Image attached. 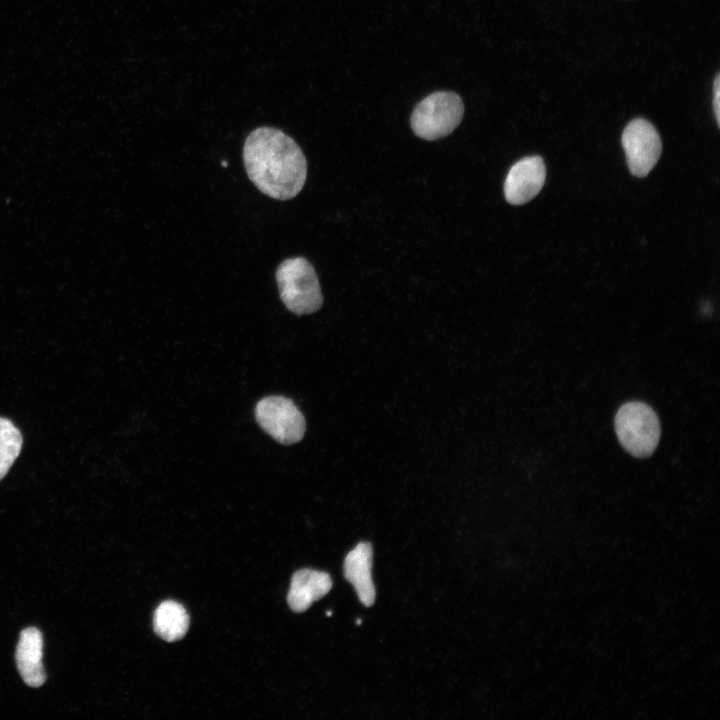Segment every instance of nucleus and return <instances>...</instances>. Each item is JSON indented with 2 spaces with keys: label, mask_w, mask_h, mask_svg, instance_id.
Returning <instances> with one entry per match:
<instances>
[{
  "label": "nucleus",
  "mask_w": 720,
  "mask_h": 720,
  "mask_svg": "<svg viewBox=\"0 0 720 720\" xmlns=\"http://www.w3.org/2000/svg\"><path fill=\"white\" fill-rule=\"evenodd\" d=\"M243 162L256 188L276 200L295 197L306 181L307 162L301 148L277 128L253 130L244 142Z\"/></svg>",
  "instance_id": "nucleus-1"
},
{
  "label": "nucleus",
  "mask_w": 720,
  "mask_h": 720,
  "mask_svg": "<svg viewBox=\"0 0 720 720\" xmlns=\"http://www.w3.org/2000/svg\"><path fill=\"white\" fill-rule=\"evenodd\" d=\"M275 278L280 299L292 313L301 316L318 311L323 296L318 276L304 257L288 258L276 269Z\"/></svg>",
  "instance_id": "nucleus-2"
},
{
  "label": "nucleus",
  "mask_w": 720,
  "mask_h": 720,
  "mask_svg": "<svg viewBox=\"0 0 720 720\" xmlns=\"http://www.w3.org/2000/svg\"><path fill=\"white\" fill-rule=\"evenodd\" d=\"M464 115L461 97L452 91H436L413 109L410 125L414 134L428 141L444 138L460 124Z\"/></svg>",
  "instance_id": "nucleus-3"
},
{
  "label": "nucleus",
  "mask_w": 720,
  "mask_h": 720,
  "mask_svg": "<svg viewBox=\"0 0 720 720\" xmlns=\"http://www.w3.org/2000/svg\"><path fill=\"white\" fill-rule=\"evenodd\" d=\"M614 423L618 440L627 452L639 458L654 452L661 430L650 406L639 401L627 402L618 409Z\"/></svg>",
  "instance_id": "nucleus-4"
},
{
  "label": "nucleus",
  "mask_w": 720,
  "mask_h": 720,
  "mask_svg": "<svg viewBox=\"0 0 720 720\" xmlns=\"http://www.w3.org/2000/svg\"><path fill=\"white\" fill-rule=\"evenodd\" d=\"M255 418L267 434L283 445L298 443L305 434L304 415L291 399L284 396L262 398L256 404Z\"/></svg>",
  "instance_id": "nucleus-5"
},
{
  "label": "nucleus",
  "mask_w": 720,
  "mask_h": 720,
  "mask_svg": "<svg viewBox=\"0 0 720 720\" xmlns=\"http://www.w3.org/2000/svg\"><path fill=\"white\" fill-rule=\"evenodd\" d=\"M622 145L629 170L636 177L648 175L662 151V142L656 128L642 118L627 124L622 133Z\"/></svg>",
  "instance_id": "nucleus-6"
},
{
  "label": "nucleus",
  "mask_w": 720,
  "mask_h": 720,
  "mask_svg": "<svg viewBox=\"0 0 720 720\" xmlns=\"http://www.w3.org/2000/svg\"><path fill=\"white\" fill-rule=\"evenodd\" d=\"M546 168L540 156H528L510 168L505 182L504 195L508 203L522 205L532 200L542 189Z\"/></svg>",
  "instance_id": "nucleus-7"
},
{
  "label": "nucleus",
  "mask_w": 720,
  "mask_h": 720,
  "mask_svg": "<svg viewBox=\"0 0 720 720\" xmlns=\"http://www.w3.org/2000/svg\"><path fill=\"white\" fill-rule=\"evenodd\" d=\"M42 649L43 637L40 630L28 627L21 631L16 648V662L23 681L30 687H39L46 679Z\"/></svg>",
  "instance_id": "nucleus-8"
},
{
  "label": "nucleus",
  "mask_w": 720,
  "mask_h": 720,
  "mask_svg": "<svg viewBox=\"0 0 720 720\" xmlns=\"http://www.w3.org/2000/svg\"><path fill=\"white\" fill-rule=\"evenodd\" d=\"M373 549L370 543L360 542L344 560V576L353 584L361 603L367 607L375 601V587L371 576Z\"/></svg>",
  "instance_id": "nucleus-9"
},
{
  "label": "nucleus",
  "mask_w": 720,
  "mask_h": 720,
  "mask_svg": "<svg viewBox=\"0 0 720 720\" xmlns=\"http://www.w3.org/2000/svg\"><path fill=\"white\" fill-rule=\"evenodd\" d=\"M332 587L328 573L301 569L293 574L287 602L294 612H304L313 602L325 596Z\"/></svg>",
  "instance_id": "nucleus-10"
},
{
  "label": "nucleus",
  "mask_w": 720,
  "mask_h": 720,
  "mask_svg": "<svg viewBox=\"0 0 720 720\" xmlns=\"http://www.w3.org/2000/svg\"><path fill=\"white\" fill-rule=\"evenodd\" d=\"M189 615L180 603L166 600L156 608L153 617L155 633L165 641L183 638L189 628Z\"/></svg>",
  "instance_id": "nucleus-11"
},
{
  "label": "nucleus",
  "mask_w": 720,
  "mask_h": 720,
  "mask_svg": "<svg viewBox=\"0 0 720 720\" xmlns=\"http://www.w3.org/2000/svg\"><path fill=\"white\" fill-rule=\"evenodd\" d=\"M23 444L21 432L13 422L0 417V480L19 456Z\"/></svg>",
  "instance_id": "nucleus-12"
},
{
  "label": "nucleus",
  "mask_w": 720,
  "mask_h": 720,
  "mask_svg": "<svg viewBox=\"0 0 720 720\" xmlns=\"http://www.w3.org/2000/svg\"><path fill=\"white\" fill-rule=\"evenodd\" d=\"M713 109L717 125L720 126V74L717 73L713 84Z\"/></svg>",
  "instance_id": "nucleus-13"
}]
</instances>
